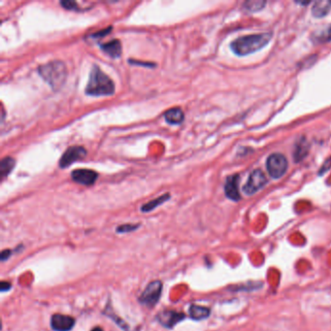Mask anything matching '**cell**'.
I'll return each instance as SVG.
<instances>
[{"label": "cell", "mask_w": 331, "mask_h": 331, "mask_svg": "<svg viewBox=\"0 0 331 331\" xmlns=\"http://www.w3.org/2000/svg\"><path fill=\"white\" fill-rule=\"evenodd\" d=\"M115 89L113 80L106 75L98 65H92L89 73V82L85 90L86 93L91 96H106L114 94Z\"/></svg>", "instance_id": "obj_1"}, {"label": "cell", "mask_w": 331, "mask_h": 331, "mask_svg": "<svg viewBox=\"0 0 331 331\" xmlns=\"http://www.w3.org/2000/svg\"><path fill=\"white\" fill-rule=\"evenodd\" d=\"M271 33H261L247 35L234 40L231 44V50L237 56H248L255 51H259L266 46L271 40Z\"/></svg>", "instance_id": "obj_2"}, {"label": "cell", "mask_w": 331, "mask_h": 331, "mask_svg": "<svg viewBox=\"0 0 331 331\" xmlns=\"http://www.w3.org/2000/svg\"><path fill=\"white\" fill-rule=\"evenodd\" d=\"M38 72L43 80L51 87L52 90H59L66 81L67 68L64 62L52 61L42 64L38 67Z\"/></svg>", "instance_id": "obj_3"}, {"label": "cell", "mask_w": 331, "mask_h": 331, "mask_svg": "<svg viewBox=\"0 0 331 331\" xmlns=\"http://www.w3.org/2000/svg\"><path fill=\"white\" fill-rule=\"evenodd\" d=\"M288 160L282 153H273L267 158L268 173L274 179H279L284 176L288 169Z\"/></svg>", "instance_id": "obj_4"}, {"label": "cell", "mask_w": 331, "mask_h": 331, "mask_svg": "<svg viewBox=\"0 0 331 331\" xmlns=\"http://www.w3.org/2000/svg\"><path fill=\"white\" fill-rule=\"evenodd\" d=\"M161 291H162L161 282L153 281L146 287L145 291L139 297V301L143 305L152 308L158 302L161 296Z\"/></svg>", "instance_id": "obj_5"}, {"label": "cell", "mask_w": 331, "mask_h": 331, "mask_svg": "<svg viewBox=\"0 0 331 331\" xmlns=\"http://www.w3.org/2000/svg\"><path fill=\"white\" fill-rule=\"evenodd\" d=\"M266 183H267V179L265 177L264 173L261 170L256 169L251 173L250 177L248 179V182L243 188V191L248 195L255 194V192L261 190L266 185Z\"/></svg>", "instance_id": "obj_6"}, {"label": "cell", "mask_w": 331, "mask_h": 331, "mask_svg": "<svg viewBox=\"0 0 331 331\" xmlns=\"http://www.w3.org/2000/svg\"><path fill=\"white\" fill-rule=\"evenodd\" d=\"M87 155V150L81 146H73L69 147L60 159V167L61 168H67L68 166L73 164L78 160L85 158Z\"/></svg>", "instance_id": "obj_7"}, {"label": "cell", "mask_w": 331, "mask_h": 331, "mask_svg": "<svg viewBox=\"0 0 331 331\" xmlns=\"http://www.w3.org/2000/svg\"><path fill=\"white\" fill-rule=\"evenodd\" d=\"M98 177L97 172L91 169H75L71 173V178L80 185L83 186H92Z\"/></svg>", "instance_id": "obj_8"}, {"label": "cell", "mask_w": 331, "mask_h": 331, "mask_svg": "<svg viewBox=\"0 0 331 331\" xmlns=\"http://www.w3.org/2000/svg\"><path fill=\"white\" fill-rule=\"evenodd\" d=\"M75 319L70 316L56 314L51 318V328L54 331H69L73 328Z\"/></svg>", "instance_id": "obj_9"}, {"label": "cell", "mask_w": 331, "mask_h": 331, "mask_svg": "<svg viewBox=\"0 0 331 331\" xmlns=\"http://www.w3.org/2000/svg\"><path fill=\"white\" fill-rule=\"evenodd\" d=\"M184 318H185V315L183 313H178L171 310L160 312L157 316V319L160 322V324H162L167 328L173 327L175 324H177L179 321H181Z\"/></svg>", "instance_id": "obj_10"}, {"label": "cell", "mask_w": 331, "mask_h": 331, "mask_svg": "<svg viewBox=\"0 0 331 331\" xmlns=\"http://www.w3.org/2000/svg\"><path fill=\"white\" fill-rule=\"evenodd\" d=\"M225 192L230 200H233V201L240 200L241 196L239 193V175L238 174L232 175L228 178L227 183L225 185Z\"/></svg>", "instance_id": "obj_11"}, {"label": "cell", "mask_w": 331, "mask_h": 331, "mask_svg": "<svg viewBox=\"0 0 331 331\" xmlns=\"http://www.w3.org/2000/svg\"><path fill=\"white\" fill-rule=\"evenodd\" d=\"M102 51H104L106 54H108L109 57L113 58V59H117L120 58L122 54V43L120 40L118 39H114L110 42L104 43L100 45Z\"/></svg>", "instance_id": "obj_12"}, {"label": "cell", "mask_w": 331, "mask_h": 331, "mask_svg": "<svg viewBox=\"0 0 331 331\" xmlns=\"http://www.w3.org/2000/svg\"><path fill=\"white\" fill-rule=\"evenodd\" d=\"M163 117L165 119L166 123H168L169 125H174V126L182 124L185 119L184 112L181 108L169 109L164 113Z\"/></svg>", "instance_id": "obj_13"}, {"label": "cell", "mask_w": 331, "mask_h": 331, "mask_svg": "<svg viewBox=\"0 0 331 331\" xmlns=\"http://www.w3.org/2000/svg\"><path fill=\"white\" fill-rule=\"evenodd\" d=\"M16 165V161L13 157L6 156L0 161V180L3 181L6 178Z\"/></svg>", "instance_id": "obj_14"}, {"label": "cell", "mask_w": 331, "mask_h": 331, "mask_svg": "<svg viewBox=\"0 0 331 331\" xmlns=\"http://www.w3.org/2000/svg\"><path fill=\"white\" fill-rule=\"evenodd\" d=\"M189 313L191 318L195 320H201L209 317L210 310L204 306L191 305Z\"/></svg>", "instance_id": "obj_15"}, {"label": "cell", "mask_w": 331, "mask_h": 331, "mask_svg": "<svg viewBox=\"0 0 331 331\" xmlns=\"http://www.w3.org/2000/svg\"><path fill=\"white\" fill-rule=\"evenodd\" d=\"M330 9V1H318L313 6L312 14L316 18H321V17H324L326 14L328 13Z\"/></svg>", "instance_id": "obj_16"}, {"label": "cell", "mask_w": 331, "mask_h": 331, "mask_svg": "<svg viewBox=\"0 0 331 331\" xmlns=\"http://www.w3.org/2000/svg\"><path fill=\"white\" fill-rule=\"evenodd\" d=\"M169 198H170V194H169V193H165V194H163V195H160L159 197L153 199L152 201H150V202H148V203L144 204V205L141 207V211H142V212H145V213H146V212H151V211H153L154 208H156V207H158L159 205L164 203V202L167 201Z\"/></svg>", "instance_id": "obj_17"}, {"label": "cell", "mask_w": 331, "mask_h": 331, "mask_svg": "<svg viewBox=\"0 0 331 331\" xmlns=\"http://www.w3.org/2000/svg\"><path fill=\"white\" fill-rule=\"evenodd\" d=\"M264 5H265L264 1H249V2H246L245 7H246V9H248L252 12H256V11L261 10Z\"/></svg>", "instance_id": "obj_18"}, {"label": "cell", "mask_w": 331, "mask_h": 331, "mask_svg": "<svg viewBox=\"0 0 331 331\" xmlns=\"http://www.w3.org/2000/svg\"><path fill=\"white\" fill-rule=\"evenodd\" d=\"M61 5L66 10H74V11L79 10V6L75 1H69V0L62 1Z\"/></svg>", "instance_id": "obj_19"}, {"label": "cell", "mask_w": 331, "mask_h": 331, "mask_svg": "<svg viewBox=\"0 0 331 331\" xmlns=\"http://www.w3.org/2000/svg\"><path fill=\"white\" fill-rule=\"evenodd\" d=\"M318 41L319 42H325V41H329L331 40V26H329L327 29L323 30L320 35L318 36Z\"/></svg>", "instance_id": "obj_20"}, {"label": "cell", "mask_w": 331, "mask_h": 331, "mask_svg": "<svg viewBox=\"0 0 331 331\" xmlns=\"http://www.w3.org/2000/svg\"><path fill=\"white\" fill-rule=\"evenodd\" d=\"M138 227H139V225H123L117 229V231L121 232V233H125V232L135 230Z\"/></svg>", "instance_id": "obj_21"}, {"label": "cell", "mask_w": 331, "mask_h": 331, "mask_svg": "<svg viewBox=\"0 0 331 331\" xmlns=\"http://www.w3.org/2000/svg\"><path fill=\"white\" fill-rule=\"evenodd\" d=\"M111 29H112V26H110V27H107L106 29H102V30H99L98 32H96V33L92 34V37H103V36H105V35L109 34V33L111 32Z\"/></svg>", "instance_id": "obj_22"}, {"label": "cell", "mask_w": 331, "mask_h": 331, "mask_svg": "<svg viewBox=\"0 0 331 331\" xmlns=\"http://www.w3.org/2000/svg\"><path fill=\"white\" fill-rule=\"evenodd\" d=\"M129 64H136V65H142V66H146V67H154L155 64H151V63H144V62H137V61H134V60H129L128 61Z\"/></svg>", "instance_id": "obj_23"}, {"label": "cell", "mask_w": 331, "mask_h": 331, "mask_svg": "<svg viewBox=\"0 0 331 331\" xmlns=\"http://www.w3.org/2000/svg\"><path fill=\"white\" fill-rule=\"evenodd\" d=\"M10 288H11L10 283H7V282H2V283H1V288H0L1 292H6V291L9 290Z\"/></svg>", "instance_id": "obj_24"}, {"label": "cell", "mask_w": 331, "mask_h": 331, "mask_svg": "<svg viewBox=\"0 0 331 331\" xmlns=\"http://www.w3.org/2000/svg\"><path fill=\"white\" fill-rule=\"evenodd\" d=\"M10 255H11V251H9V250H5V251H3V252L1 253V260H5V259H7Z\"/></svg>", "instance_id": "obj_25"}, {"label": "cell", "mask_w": 331, "mask_h": 331, "mask_svg": "<svg viewBox=\"0 0 331 331\" xmlns=\"http://www.w3.org/2000/svg\"><path fill=\"white\" fill-rule=\"evenodd\" d=\"M91 331H104L102 329L101 327H94L93 329H91Z\"/></svg>", "instance_id": "obj_26"}]
</instances>
